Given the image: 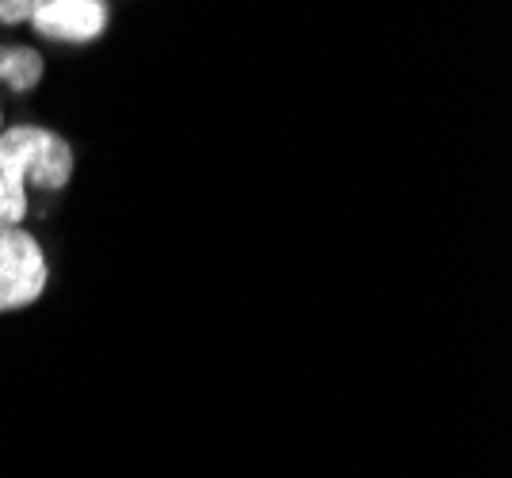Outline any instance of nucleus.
I'll use <instances>...</instances> for the list:
<instances>
[{
  "instance_id": "nucleus-1",
  "label": "nucleus",
  "mask_w": 512,
  "mask_h": 478,
  "mask_svg": "<svg viewBox=\"0 0 512 478\" xmlns=\"http://www.w3.org/2000/svg\"><path fill=\"white\" fill-rule=\"evenodd\" d=\"M73 146L50 127L16 123L0 131V226H23L31 211L27 184L62 192L73 180Z\"/></svg>"
},
{
  "instance_id": "nucleus-5",
  "label": "nucleus",
  "mask_w": 512,
  "mask_h": 478,
  "mask_svg": "<svg viewBox=\"0 0 512 478\" xmlns=\"http://www.w3.org/2000/svg\"><path fill=\"white\" fill-rule=\"evenodd\" d=\"M39 0H0V23L4 27H20V23L31 20Z\"/></svg>"
},
{
  "instance_id": "nucleus-4",
  "label": "nucleus",
  "mask_w": 512,
  "mask_h": 478,
  "mask_svg": "<svg viewBox=\"0 0 512 478\" xmlns=\"http://www.w3.org/2000/svg\"><path fill=\"white\" fill-rule=\"evenodd\" d=\"M46 62L35 46H0V85L31 92L43 81Z\"/></svg>"
},
{
  "instance_id": "nucleus-2",
  "label": "nucleus",
  "mask_w": 512,
  "mask_h": 478,
  "mask_svg": "<svg viewBox=\"0 0 512 478\" xmlns=\"http://www.w3.org/2000/svg\"><path fill=\"white\" fill-rule=\"evenodd\" d=\"M50 283L43 245L23 226H0V314H16L43 299Z\"/></svg>"
},
{
  "instance_id": "nucleus-6",
  "label": "nucleus",
  "mask_w": 512,
  "mask_h": 478,
  "mask_svg": "<svg viewBox=\"0 0 512 478\" xmlns=\"http://www.w3.org/2000/svg\"><path fill=\"white\" fill-rule=\"evenodd\" d=\"M0 131H4V127H0Z\"/></svg>"
},
{
  "instance_id": "nucleus-3",
  "label": "nucleus",
  "mask_w": 512,
  "mask_h": 478,
  "mask_svg": "<svg viewBox=\"0 0 512 478\" xmlns=\"http://www.w3.org/2000/svg\"><path fill=\"white\" fill-rule=\"evenodd\" d=\"M27 23L35 35H43L50 43L88 46L107 35L111 4L107 0H39Z\"/></svg>"
}]
</instances>
